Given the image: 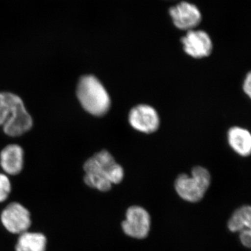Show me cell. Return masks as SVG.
I'll list each match as a JSON object with an SVG mask.
<instances>
[{"instance_id": "6da1fadb", "label": "cell", "mask_w": 251, "mask_h": 251, "mask_svg": "<svg viewBox=\"0 0 251 251\" xmlns=\"http://www.w3.org/2000/svg\"><path fill=\"white\" fill-rule=\"evenodd\" d=\"M32 119L18 96L0 92V126L10 136L23 135L32 126Z\"/></svg>"}, {"instance_id": "7a4b0ae2", "label": "cell", "mask_w": 251, "mask_h": 251, "mask_svg": "<svg viewBox=\"0 0 251 251\" xmlns=\"http://www.w3.org/2000/svg\"><path fill=\"white\" fill-rule=\"evenodd\" d=\"M77 97L82 108L94 116L105 115L111 105L108 92L94 75L80 77L77 84Z\"/></svg>"}, {"instance_id": "3957f363", "label": "cell", "mask_w": 251, "mask_h": 251, "mask_svg": "<svg viewBox=\"0 0 251 251\" xmlns=\"http://www.w3.org/2000/svg\"><path fill=\"white\" fill-rule=\"evenodd\" d=\"M192 176L181 174L175 181V189L180 197L188 202L201 201L210 185L211 176L209 172L202 167H195Z\"/></svg>"}, {"instance_id": "277c9868", "label": "cell", "mask_w": 251, "mask_h": 251, "mask_svg": "<svg viewBox=\"0 0 251 251\" xmlns=\"http://www.w3.org/2000/svg\"><path fill=\"white\" fill-rule=\"evenodd\" d=\"M85 176L108 179L111 184H119L124 177V170L106 150L99 151L84 165Z\"/></svg>"}, {"instance_id": "5b68a950", "label": "cell", "mask_w": 251, "mask_h": 251, "mask_svg": "<svg viewBox=\"0 0 251 251\" xmlns=\"http://www.w3.org/2000/svg\"><path fill=\"white\" fill-rule=\"evenodd\" d=\"M1 222L11 233L21 234L30 227V213L20 203H10L1 212Z\"/></svg>"}, {"instance_id": "8992f818", "label": "cell", "mask_w": 251, "mask_h": 251, "mask_svg": "<svg viewBox=\"0 0 251 251\" xmlns=\"http://www.w3.org/2000/svg\"><path fill=\"white\" fill-rule=\"evenodd\" d=\"M169 14L175 27L181 30H193L202 21V13L199 8L188 1H181L172 6Z\"/></svg>"}, {"instance_id": "52a82bcc", "label": "cell", "mask_w": 251, "mask_h": 251, "mask_svg": "<svg viewBox=\"0 0 251 251\" xmlns=\"http://www.w3.org/2000/svg\"><path fill=\"white\" fill-rule=\"evenodd\" d=\"M126 218L122 223V229L126 234L135 239H144L148 235L151 219L145 209L141 206H131L127 210Z\"/></svg>"}, {"instance_id": "ba28073f", "label": "cell", "mask_w": 251, "mask_h": 251, "mask_svg": "<svg viewBox=\"0 0 251 251\" xmlns=\"http://www.w3.org/2000/svg\"><path fill=\"white\" fill-rule=\"evenodd\" d=\"M181 41L185 52L194 58L208 57L212 52V40L205 31L195 29L188 31Z\"/></svg>"}, {"instance_id": "9c48e42d", "label": "cell", "mask_w": 251, "mask_h": 251, "mask_svg": "<svg viewBox=\"0 0 251 251\" xmlns=\"http://www.w3.org/2000/svg\"><path fill=\"white\" fill-rule=\"evenodd\" d=\"M128 120L133 128L143 133H153L159 126V117L156 110L148 105H138L132 108Z\"/></svg>"}, {"instance_id": "30bf717a", "label": "cell", "mask_w": 251, "mask_h": 251, "mask_svg": "<svg viewBox=\"0 0 251 251\" xmlns=\"http://www.w3.org/2000/svg\"><path fill=\"white\" fill-rule=\"evenodd\" d=\"M231 232L240 233L241 242L244 247L251 249V206L239 208L228 221Z\"/></svg>"}, {"instance_id": "8fae6325", "label": "cell", "mask_w": 251, "mask_h": 251, "mask_svg": "<svg viewBox=\"0 0 251 251\" xmlns=\"http://www.w3.org/2000/svg\"><path fill=\"white\" fill-rule=\"evenodd\" d=\"M23 158L24 153L19 145H8L0 153V166L6 174H19L23 168Z\"/></svg>"}, {"instance_id": "7c38bea8", "label": "cell", "mask_w": 251, "mask_h": 251, "mask_svg": "<svg viewBox=\"0 0 251 251\" xmlns=\"http://www.w3.org/2000/svg\"><path fill=\"white\" fill-rule=\"evenodd\" d=\"M227 140L230 148L239 156L251 155V133L247 128L233 126L227 133Z\"/></svg>"}, {"instance_id": "4fadbf2b", "label": "cell", "mask_w": 251, "mask_h": 251, "mask_svg": "<svg viewBox=\"0 0 251 251\" xmlns=\"http://www.w3.org/2000/svg\"><path fill=\"white\" fill-rule=\"evenodd\" d=\"M47 239L39 232H25L20 234L16 251H46Z\"/></svg>"}, {"instance_id": "5bb4252c", "label": "cell", "mask_w": 251, "mask_h": 251, "mask_svg": "<svg viewBox=\"0 0 251 251\" xmlns=\"http://www.w3.org/2000/svg\"><path fill=\"white\" fill-rule=\"evenodd\" d=\"M11 191V181L6 175L0 173V202H4Z\"/></svg>"}, {"instance_id": "9a60e30c", "label": "cell", "mask_w": 251, "mask_h": 251, "mask_svg": "<svg viewBox=\"0 0 251 251\" xmlns=\"http://www.w3.org/2000/svg\"><path fill=\"white\" fill-rule=\"evenodd\" d=\"M243 90L251 99V72L248 73L243 82Z\"/></svg>"}]
</instances>
